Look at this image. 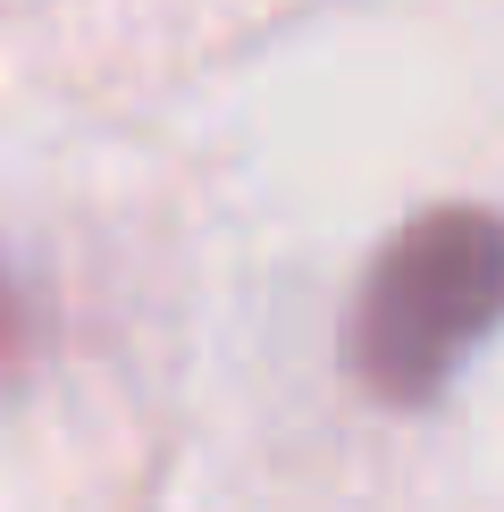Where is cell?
<instances>
[{
	"instance_id": "obj_1",
	"label": "cell",
	"mask_w": 504,
	"mask_h": 512,
	"mask_svg": "<svg viewBox=\"0 0 504 512\" xmlns=\"http://www.w3.org/2000/svg\"><path fill=\"white\" fill-rule=\"evenodd\" d=\"M504 319V219L429 210L378 252L353 303V370L387 403H429Z\"/></svg>"
}]
</instances>
